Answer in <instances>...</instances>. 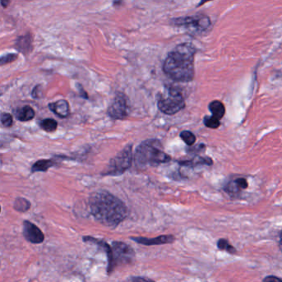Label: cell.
Instances as JSON below:
<instances>
[{
	"instance_id": "6da1fadb",
	"label": "cell",
	"mask_w": 282,
	"mask_h": 282,
	"mask_svg": "<svg viewBox=\"0 0 282 282\" xmlns=\"http://www.w3.org/2000/svg\"><path fill=\"white\" fill-rule=\"evenodd\" d=\"M89 206L95 220L110 228H117L128 215V209L123 201L106 190L92 193Z\"/></svg>"
},
{
	"instance_id": "7a4b0ae2",
	"label": "cell",
	"mask_w": 282,
	"mask_h": 282,
	"mask_svg": "<svg viewBox=\"0 0 282 282\" xmlns=\"http://www.w3.org/2000/svg\"><path fill=\"white\" fill-rule=\"evenodd\" d=\"M196 49L190 42L177 46L166 56L163 71L170 79L180 82L191 81L194 78Z\"/></svg>"
},
{
	"instance_id": "3957f363",
	"label": "cell",
	"mask_w": 282,
	"mask_h": 282,
	"mask_svg": "<svg viewBox=\"0 0 282 282\" xmlns=\"http://www.w3.org/2000/svg\"><path fill=\"white\" fill-rule=\"evenodd\" d=\"M171 160L170 156L164 153L162 145L158 139L143 141L136 150L134 161L136 166L144 167L157 166L161 164L167 163Z\"/></svg>"
},
{
	"instance_id": "277c9868",
	"label": "cell",
	"mask_w": 282,
	"mask_h": 282,
	"mask_svg": "<svg viewBox=\"0 0 282 282\" xmlns=\"http://www.w3.org/2000/svg\"><path fill=\"white\" fill-rule=\"evenodd\" d=\"M133 162V145L126 146L114 158L110 160L106 170L102 173L103 176L118 177L121 176L131 167Z\"/></svg>"
},
{
	"instance_id": "5b68a950",
	"label": "cell",
	"mask_w": 282,
	"mask_h": 282,
	"mask_svg": "<svg viewBox=\"0 0 282 282\" xmlns=\"http://www.w3.org/2000/svg\"><path fill=\"white\" fill-rule=\"evenodd\" d=\"M112 265L107 268L109 276L118 266L129 265L135 262L136 253L134 248L123 242L114 241L112 243Z\"/></svg>"
},
{
	"instance_id": "8992f818",
	"label": "cell",
	"mask_w": 282,
	"mask_h": 282,
	"mask_svg": "<svg viewBox=\"0 0 282 282\" xmlns=\"http://www.w3.org/2000/svg\"><path fill=\"white\" fill-rule=\"evenodd\" d=\"M158 109L161 112L167 115H173L183 110L185 101L183 95L177 89L169 88L166 96L161 95L158 102Z\"/></svg>"
},
{
	"instance_id": "52a82bcc",
	"label": "cell",
	"mask_w": 282,
	"mask_h": 282,
	"mask_svg": "<svg viewBox=\"0 0 282 282\" xmlns=\"http://www.w3.org/2000/svg\"><path fill=\"white\" fill-rule=\"evenodd\" d=\"M171 24L176 26L194 28L196 30L200 32L209 30V28L211 26V21L209 17L204 14L174 18L171 21Z\"/></svg>"
},
{
	"instance_id": "ba28073f",
	"label": "cell",
	"mask_w": 282,
	"mask_h": 282,
	"mask_svg": "<svg viewBox=\"0 0 282 282\" xmlns=\"http://www.w3.org/2000/svg\"><path fill=\"white\" fill-rule=\"evenodd\" d=\"M129 114L128 99L123 93H118L108 109L109 116L113 119L123 120Z\"/></svg>"
},
{
	"instance_id": "9c48e42d",
	"label": "cell",
	"mask_w": 282,
	"mask_h": 282,
	"mask_svg": "<svg viewBox=\"0 0 282 282\" xmlns=\"http://www.w3.org/2000/svg\"><path fill=\"white\" fill-rule=\"evenodd\" d=\"M23 234L24 238L31 244H40L45 240V235L44 232L33 223L29 220H24Z\"/></svg>"
},
{
	"instance_id": "30bf717a",
	"label": "cell",
	"mask_w": 282,
	"mask_h": 282,
	"mask_svg": "<svg viewBox=\"0 0 282 282\" xmlns=\"http://www.w3.org/2000/svg\"><path fill=\"white\" fill-rule=\"evenodd\" d=\"M130 239L137 244H142V245L155 246L173 244L176 240V237L173 235L169 234L161 235L159 237H153V238L144 237H130Z\"/></svg>"
},
{
	"instance_id": "8fae6325",
	"label": "cell",
	"mask_w": 282,
	"mask_h": 282,
	"mask_svg": "<svg viewBox=\"0 0 282 282\" xmlns=\"http://www.w3.org/2000/svg\"><path fill=\"white\" fill-rule=\"evenodd\" d=\"M83 241L84 243H91V244H95L97 245L99 248L106 252L107 254V258H108V267L107 268L112 265L113 263V249L112 246H110L107 242L104 240H101V239L96 238V237H91V236H84L82 237Z\"/></svg>"
},
{
	"instance_id": "7c38bea8",
	"label": "cell",
	"mask_w": 282,
	"mask_h": 282,
	"mask_svg": "<svg viewBox=\"0 0 282 282\" xmlns=\"http://www.w3.org/2000/svg\"><path fill=\"white\" fill-rule=\"evenodd\" d=\"M48 107L51 111L62 119H66L71 114L69 103L66 99H60L54 103H49Z\"/></svg>"
},
{
	"instance_id": "4fadbf2b",
	"label": "cell",
	"mask_w": 282,
	"mask_h": 282,
	"mask_svg": "<svg viewBox=\"0 0 282 282\" xmlns=\"http://www.w3.org/2000/svg\"><path fill=\"white\" fill-rule=\"evenodd\" d=\"M248 187V182L246 178H237L231 181L224 187V190L228 194H237L243 190H246Z\"/></svg>"
},
{
	"instance_id": "5bb4252c",
	"label": "cell",
	"mask_w": 282,
	"mask_h": 282,
	"mask_svg": "<svg viewBox=\"0 0 282 282\" xmlns=\"http://www.w3.org/2000/svg\"><path fill=\"white\" fill-rule=\"evenodd\" d=\"M33 40L30 34H25L17 37L16 41L15 48L18 52L24 54H28L33 49Z\"/></svg>"
},
{
	"instance_id": "9a60e30c",
	"label": "cell",
	"mask_w": 282,
	"mask_h": 282,
	"mask_svg": "<svg viewBox=\"0 0 282 282\" xmlns=\"http://www.w3.org/2000/svg\"><path fill=\"white\" fill-rule=\"evenodd\" d=\"M16 119L21 122L30 121L35 117V111L30 106H24L16 111Z\"/></svg>"
},
{
	"instance_id": "2e32d148",
	"label": "cell",
	"mask_w": 282,
	"mask_h": 282,
	"mask_svg": "<svg viewBox=\"0 0 282 282\" xmlns=\"http://www.w3.org/2000/svg\"><path fill=\"white\" fill-rule=\"evenodd\" d=\"M209 110L212 113V116L214 117L216 119H223L225 114V107L224 103L220 100H213L209 104Z\"/></svg>"
},
{
	"instance_id": "e0dca14e",
	"label": "cell",
	"mask_w": 282,
	"mask_h": 282,
	"mask_svg": "<svg viewBox=\"0 0 282 282\" xmlns=\"http://www.w3.org/2000/svg\"><path fill=\"white\" fill-rule=\"evenodd\" d=\"M55 166V162L52 159H41L39 160L37 162H35L32 166V172H38V171H42L46 172L48 171L51 167Z\"/></svg>"
},
{
	"instance_id": "ac0fdd59",
	"label": "cell",
	"mask_w": 282,
	"mask_h": 282,
	"mask_svg": "<svg viewBox=\"0 0 282 282\" xmlns=\"http://www.w3.org/2000/svg\"><path fill=\"white\" fill-rule=\"evenodd\" d=\"M31 208L30 201L23 197H18L16 199L13 203V209L19 213H25L28 211Z\"/></svg>"
},
{
	"instance_id": "d6986e66",
	"label": "cell",
	"mask_w": 282,
	"mask_h": 282,
	"mask_svg": "<svg viewBox=\"0 0 282 282\" xmlns=\"http://www.w3.org/2000/svg\"><path fill=\"white\" fill-rule=\"evenodd\" d=\"M180 164H181V166H199V165L210 166V165L213 164V162H212V160L210 158H196L191 160H188V161L180 162Z\"/></svg>"
},
{
	"instance_id": "ffe728a7",
	"label": "cell",
	"mask_w": 282,
	"mask_h": 282,
	"mask_svg": "<svg viewBox=\"0 0 282 282\" xmlns=\"http://www.w3.org/2000/svg\"><path fill=\"white\" fill-rule=\"evenodd\" d=\"M39 124L44 131L48 132V133H53L56 131L57 129V126H58L57 122L52 119H44L39 123Z\"/></svg>"
},
{
	"instance_id": "44dd1931",
	"label": "cell",
	"mask_w": 282,
	"mask_h": 282,
	"mask_svg": "<svg viewBox=\"0 0 282 282\" xmlns=\"http://www.w3.org/2000/svg\"><path fill=\"white\" fill-rule=\"evenodd\" d=\"M218 248H220V250H223V251H226L228 253L233 255L237 252V250L234 247L231 245L229 244V242L227 240V239H220L217 243Z\"/></svg>"
},
{
	"instance_id": "7402d4cb",
	"label": "cell",
	"mask_w": 282,
	"mask_h": 282,
	"mask_svg": "<svg viewBox=\"0 0 282 282\" xmlns=\"http://www.w3.org/2000/svg\"><path fill=\"white\" fill-rule=\"evenodd\" d=\"M180 137L185 142V144H187L188 146H192V145L196 143V135L190 131L181 132Z\"/></svg>"
},
{
	"instance_id": "603a6c76",
	"label": "cell",
	"mask_w": 282,
	"mask_h": 282,
	"mask_svg": "<svg viewBox=\"0 0 282 282\" xmlns=\"http://www.w3.org/2000/svg\"><path fill=\"white\" fill-rule=\"evenodd\" d=\"M204 123L207 127L215 129L220 126V120L216 119L213 116H206L204 119Z\"/></svg>"
},
{
	"instance_id": "cb8c5ba5",
	"label": "cell",
	"mask_w": 282,
	"mask_h": 282,
	"mask_svg": "<svg viewBox=\"0 0 282 282\" xmlns=\"http://www.w3.org/2000/svg\"><path fill=\"white\" fill-rule=\"evenodd\" d=\"M1 123L6 127H10L13 125V117L8 113H2L1 114Z\"/></svg>"
},
{
	"instance_id": "d4e9b609",
	"label": "cell",
	"mask_w": 282,
	"mask_h": 282,
	"mask_svg": "<svg viewBox=\"0 0 282 282\" xmlns=\"http://www.w3.org/2000/svg\"><path fill=\"white\" fill-rule=\"evenodd\" d=\"M17 58V54H13V53H10V54H7L5 56H3L0 58V65L5 66L9 63L13 62Z\"/></svg>"
},
{
	"instance_id": "484cf974",
	"label": "cell",
	"mask_w": 282,
	"mask_h": 282,
	"mask_svg": "<svg viewBox=\"0 0 282 282\" xmlns=\"http://www.w3.org/2000/svg\"><path fill=\"white\" fill-rule=\"evenodd\" d=\"M123 282H155L154 280H150L146 277H142V276H130L129 278H127V280H124Z\"/></svg>"
},
{
	"instance_id": "4316f807",
	"label": "cell",
	"mask_w": 282,
	"mask_h": 282,
	"mask_svg": "<svg viewBox=\"0 0 282 282\" xmlns=\"http://www.w3.org/2000/svg\"><path fill=\"white\" fill-rule=\"evenodd\" d=\"M32 95L35 99H40L42 97V87L40 84H37V86H35V88L33 90L32 92Z\"/></svg>"
},
{
	"instance_id": "83f0119b",
	"label": "cell",
	"mask_w": 282,
	"mask_h": 282,
	"mask_svg": "<svg viewBox=\"0 0 282 282\" xmlns=\"http://www.w3.org/2000/svg\"><path fill=\"white\" fill-rule=\"evenodd\" d=\"M263 282H282V279L275 276H268L264 278Z\"/></svg>"
},
{
	"instance_id": "f1b7e54d",
	"label": "cell",
	"mask_w": 282,
	"mask_h": 282,
	"mask_svg": "<svg viewBox=\"0 0 282 282\" xmlns=\"http://www.w3.org/2000/svg\"><path fill=\"white\" fill-rule=\"evenodd\" d=\"M77 89L79 90V92L80 93V95H81L82 97L84 98V99H88V95H87V93L84 91V89H83V87L81 86V85H79V84H77Z\"/></svg>"
},
{
	"instance_id": "f546056e",
	"label": "cell",
	"mask_w": 282,
	"mask_h": 282,
	"mask_svg": "<svg viewBox=\"0 0 282 282\" xmlns=\"http://www.w3.org/2000/svg\"><path fill=\"white\" fill-rule=\"evenodd\" d=\"M9 4H10V1H5V0L1 1V5H2L4 8H7V7L9 6Z\"/></svg>"
},
{
	"instance_id": "4dcf8cb0",
	"label": "cell",
	"mask_w": 282,
	"mask_h": 282,
	"mask_svg": "<svg viewBox=\"0 0 282 282\" xmlns=\"http://www.w3.org/2000/svg\"><path fill=\"white\" fill-rule=\"evenodd\" d=\"M280 251L282 252V232L280 233Z\"/></svg>"
}]
</instances>
